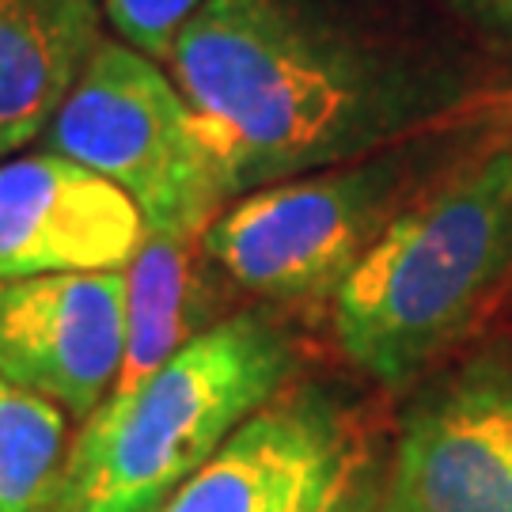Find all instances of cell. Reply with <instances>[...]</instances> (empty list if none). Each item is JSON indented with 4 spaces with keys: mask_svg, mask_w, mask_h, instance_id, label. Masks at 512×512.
<instances>
[{
    "mask_svg": "<svg viewBox=\"0 0 512 512\" xmlns=\"http://www.w3.org/2000/svg\"><path fill=\"white\" fill-rule=\"evenodd\" d=\"M228 202L475 110L471 76L346 0H205L167 54Z\"/></svg>",
    "mask_w": 512,
    "mask_h": 512,
    "instance_id": "6da1fadb",
    "label": "cell"
},
{
    "mask_svg": "<svg viewBox=\"0 0 512 512\" xmlns=\"http://www.w3.org/2000/svg\"><path fill=\"white\" fill-rule=\"evenodd\" d=\"M512 285V103L410 198L334 293L338 349L403 391Z\"/></svg>",
    "mask_w": 512,
    "mask_h": 512,
    "instance_id": "7a4b0ae2",
    "label": "cell"
},
{
    "mask_svg": "<svg viewBox=\"0 0 512 512\" xmlns=\"http://www.w3.org/2000/svg\"><path fill=\"white\" fill-rule=\"evenodd\" d=\"M296 368L293 334L262 311L209 323L145 380L114 391L65 459L54 512H152L274 403Z\"/></svg>",
    "mask_w": 512,
    "mask_h": 512,
    "instance_id": "3957f363",
    "label": "cell"
},
{
    "mask_svg": "<svg viewBox=\"0 0 512 512\" xmlns=\"http://www.w3.org/2000/svg\"><path fill=\"white\" fill-rule=\"evenodd\" d=\"M494 110L482 103L399 145L243 194L205 228L202 255L266 300L334 296L387 224L475 141Z\"/></svg>",
    "mask_w": 512,
    "mask_h": 512,
    "instance_id": "277c9868",
    "label": "cell"
},
{
    "mask_svg": "<svg viewBox=\"0 0 512 512\" xmlns=\"http://www.w3.org/2000/svg\"><path fill=\"white\" fill-rule=\"evenodd\" d=\"M38 141L126 190L148 236L198 243L228 205L194 107L156 57L126 42L99 38Z\"/></svg>",
    "mask_w": 512,
    "mask_h": 512,
    "instance_id": "5b68a950",
    "label": "cell"
},
{
    "mask_svg": "<svg viewBox=\"0 0 512 512\" xmlns=\"http://www.w3.org/2000/svg\"><path fill=\"white\" fill-rule=\"evenodd\" d=\"M365 467L361 425L334 395H277L152 512H342Z\"/></svg>",
    "mask_w": 512,
    "mask_h": 512,
    "instance_id": "8992f818",
    "label": "cell"
},
{
    "mask_svg": "<svg viewBox=\"0 0 512 512\" xmlns=\"http://www.w3.org/2000/svg\"><path fill=\"white\" fill-rule=\"evenodd\" d=\"M391 501L406 512H512V349L467 357L414 399Z\"/></svg>",
    "mask_w": 512,
    "mask_h": 512,
    "instance_id": "52a82bcc",
    "label": "cell"
},
{
    "mask_svg": "<svg viewBox=\"0 0 512 512\" xmlns=\"http://www.w3.org/2000/svg\"><path fill=\"white\" fill-rule=\"evenodd\" d=\"M126 270L0 281V376L92 418L126 365Z\"/></svg>",
    "mask_w": 512,
    "mask_h": 512,
    "instance_id": "ba28073f",
    "label": "cell"
},
{
    "mask_svg": "<svg viewBox=\"0 0 512 512\" xmlns=\"http://www.w3.org/2000/svg\"><path fill=\"white\" fill-rule=\"evenodd\" d=\"M148 224L126 190L57 152L0 160V281L126 270Z\"/></svg>",
    "mask_w": 512,
    "mask_h": 512,
    "instance_id": "9c48e42d",
    "label": "cell"
},
{
    "mask_svg": "<svg viewBox=\"0 0 512 512\" xmlns=\"http://www.w3.org/2000/svg\"><path fill=\"white\" fill-rule=\"evenodd\" d=\"M95 46V0H0V160L46 133Z\"/></svg>",
    "mask_w": 512,
    "mask_h": 512,
    "instance_id": "30bf717a",
    "label": "cell"
},
{
    "mask_svg": "<svg viewBox=\"0 0 512 512\" xmlns=\"http://www.w3.org/2000/svg\"><path fill=\"white\" fill-rule=\"evenodd\" d=\"M202 243V239H198ZM198 308V281L190 262V243L164 236H148L137 258L126 266V365L118 387L145 380L152 368L202 334L190 327V311Z\"/></svg>",
    "mask_w": 512,
    "mask_h": 512,
    "instance_id": "8fae6325",
    "label": "cell"
},
{
    "mask_svg": "<svg viewBox=\"0 0 512 512\" xmlns=\"http://www.w3.org/2000/svg\"><path fill=\"white\" fill-rule=\"evenodd\" d=\"M65 475L61 406L0 376V512H54Z\"/></svg>",
    "mask_w": 512,
    "mask_h": 512,
    "instance_id": "7c38bea8",
    "label": "cell"
},
{
    "mask_svg": "<svg viewBox=\"0 0 512 512\" xmlns=\"http://www.w3.org/2000/svg\"><path fill=\"white\" fill-rule=\"evenodd\" d=\"M202 4L205 0H103V12L126 46L167 61L175 38L183 35Z\"/></svg>",
    "mask_w": 512,
    "mask_h": 512,
    "instance_id": "4fadbf2b",
    "label": "cell"
},
{
    "mask_svg": "<svg viewBox=\"0 0 512 512\" xmlns=\"http://www.w3.org/2000/svg\"><path fill=\"white\" fill-rule=\"evenodd\" d=\"M459 19H467L482 35L512 42V0H448Z\"/></svg>",
    "mask_w": 512,
    "mask_h": 512,
    "instance_id": "5bb4252c",
    "label": "cell"
},
{
    "mask_svg": "<svg viewBox=\"0 0 512 512\" xmlns=\"http://www.w3.org/2000/svg\"><path fill=\"white\" fill-rule=\"evenodd\" d=\"M365 512H406V509H399V505L391 501V505H384V509H365Z\"/></svg>",
    "mask_w": 512,
    "mask_h": 512,
    "instance_id": "9a60e30c",
    "label": "cell"
}]
</instances>
